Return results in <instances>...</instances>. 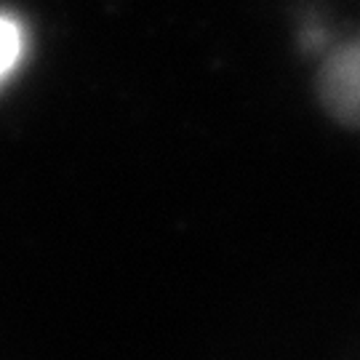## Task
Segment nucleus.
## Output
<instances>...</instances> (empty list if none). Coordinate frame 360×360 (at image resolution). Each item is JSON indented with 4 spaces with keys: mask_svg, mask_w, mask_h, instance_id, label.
<instances>
[{
    "mask_svg": "<svg viewBox=\"0 0 360 360\" xmlns=\"http://www.w3.org/2000/svg\"><path fill=\"white\" fill-rule=\"evenodd\" d=\"M318 89L326 110L336 120L360 126V38L342 43L326 56L318 75Z\"/></svg>",
    "mask_w": 360,
    "mask_h": 360,
    "instance_id": "nucleus-1",
    "label": "nucleus"
},
{
    "mask_svg": "<svg viewBox=\"0 0 360 360\" xmlns=\"http://www.w3.org/2000/svg\"><path fill=\"white\" fill-rule=\"evenodd\" d=\"M22 53H25V30L13 16L0 13V83L11 75Z\"/></svg>",
    "mask_w": 360,
    "mask_h": 360,
    "instance_id": "nucleus-2",
    "label": "nucleus"
}]
</instances>
